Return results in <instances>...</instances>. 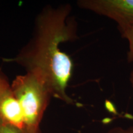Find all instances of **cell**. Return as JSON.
Here are the masks:
<instances>
[{"instance_id": "cell-1", "label": "cell", "mask_w": 133, "mask_h": 133, "mask_svg": "<svg viewBox=\"0 0 133 133\" xmlns=\"http://www.w3.org/2000/svg\"><path fill=\"white\" fill-rule=\"evenodd\" d=\"M69 4L48 6L36 17L33 35L14 58L4 59L22 66L42 79L52 97L68 104L74 100L66 92L73 71V62L60 45L78 38L77 22Z\"/></svg>"}, {"instance_id": "cell-2", "label": "cell", "mask_w": 133, "mask_h": 133, "mask_svg": "<svg viewBox=\"0 0 133 133\" xmlns=\"http://www.w3.org/2000/svg\"><path fill=\"white\" fill-rule=\"evenodd\" d=\"M11 88L22 110L26 128L39 131V124L52 97L48 86L38 76L26 72L16 76Z\"/></svg>"}, {"instance_id": "cell-3", "label": "cell", "mask_w": 133, "mask_h": 133, "mask_svg": "<svg viewBox=\"0 0 133 133\" xmlns=\"http://www.w3.org/2000/svg\"><path fill=\"white\" fill-rule=\"evenodd\" d=\"M78 6L112 20L119 32L133 25V0H79Z\"/></svg>"}, {"instance_id": "cell-4", "label": "cell", "mask_w": 133, "mask_h": 133, "mask_svg": "<svg viewBox=\"0 0 133 133\" xmlns=\"http://www.w3.org/2000/svg\"><path fill=\"white\" fill-rule=\"evenodd\" d=\"M0 119L20 128L26 127L22 110L11 84L0 95Z\"/></svg>"}, {"instance_id": "cell-5", "label": "cell", "mask_w": 133, "mask_h": 133, "mask_svg": "<svg viewBox=\"0 0 133 133\" xmlns=\"http://www.w3.org/2000/svg\"><path fill=\"white\" fill-rule=\"evenodd\" d=\"M0 133H41L40 131H33L26 128H20L0 119Z\"/></svg>"}, {"instance_id": "cell-6", "label": "cell", "mask_w": 133, "mask_h": 133, "mask_svg": "<svg viewBox=\"0 0 133 133\" xmlns=\"http://www.w3.org/2000/svg\"><path fill=\"white\" fill-rule=\"evenodd\" d=\"M120 33L121 37L126 39L128 43V51L127 52L128 62L133 63V25Z\"/></svg>"}, {"instance_id": "cell-7", "label": "cell", "mask_w": 133, "mask_h": 133, "mask_svg": "<svg viewBox=\"0 0 133 133\" xmlns=\"http://www.w3.org/2000/svg\"><path fill=\"white\" fill-rule=\"evenodd\" d=\"M107 133H133V125L128 127L118 126L110 129Z\"/></svg>"}, {"instance_id": "cell-8", "label": "cell", "mask_w": 133, "mask_h": 133, "mask_svg": "<svg viewBox=\"0 0 133 133\" xmlns=\"http://www.w3.org/2000/svg\"><path fill=\"white\" fill-rule=\"evenodd\" d=\"M9 86L10 84L8 80L7 77L2 71H0V95Z\"/></svg>"}, {"instance_id": "cell-9", "label": "cell", "mask_w": 133, "mask_h": 133, "mask_svg": "<svg viewBox=\"0 0 133 133\" xmlns=\"http://www.w3.org/2000/svg\"><path fill=\"white\" fill-rule=\"evenodd\" d=\"M129 82H130L131 87H132V88L133 89V66H132V70H131L130 73V75H129Z\"/></svg>"}]
</instances>
